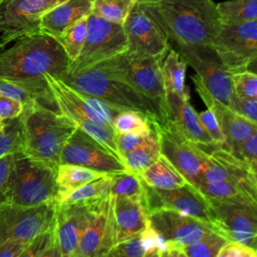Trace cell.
Wrapping results in <instances>:
<instances>
[{
    "label": "cell",
    "instance_id": "1",
    "mask_svg": "<svg viewBox=\"0 0 257 257\" xmlns=\"http://www.w3.org/2000/svg\"><path fill=\"white\" fill-rule=\"evenodd\" d=\"M14 42L10 48H0V78L29 90L41 104L58 110L44 74L62 78L67 73L70 61L63 47L41 32Z\"/></svg>",
    "mask_w": 257,
    "mask_h": 257
},
{
    "label": "cell",
    "instance_id": "2",
    "mask_svg": "<svg viewBox=\"0 0 257 257\" xmlns=\"http://www.w3.org/2000/svg\"><path fill=\"white\" fill-rule=\"evenodd\" d=\"M140 5L159 24L176 51L212 47L222 25L212 0H161Z\"/></svg>",
    "mask_w": 257,
    "mask_h": 257
},
{
    "label": "cell",
    "instance_id": "3",
    "mask_svg": "<svg viewBox=\"0 0 257 257\" xmlns=\"http://www.w3.org/2000/svg\"><path fill=\"white\" fill-rule=\"evenodd\" d=\"M18 119L22 136V153L57 166L62 147L76 128L75 124L58 110L36 100L24 104Z\"/></svg>",
    "mask_w": 257,
    "mask_h": 257
},
{
    "label": "cell",
    "instance_id": "4",
    "mask_svg": "<svg viewBox=\"0 0 257 257\" xmlns=\"http://www.w3.org/2000/svg\"><path fill=\"white\" fill-rule=\"evenodd\" d=\"M75 90L95 96L108 104L121 109L141 113L150 123L162 122L155 103L124 81L107 75L97 66H92L61 78Z\"/></svg>",
    "mask_w": 257,
    "mask_h": 257
},
{
    "label": "cell",
    "instance_id": "5",
    "mask_svg": "<svg viewBox=\"0 0 257 257\" xmlns=\"http://www.w3.org/2000/svg\"><path fill=\"white\" fill-rule=\"evenodd\" d=\"M160 58L138 55L125 50L94 66L107 75L124 81L152 100L164 122L167 112V92L161 73Z\"/></svg>",
    "mask_w": 257,
    "mask_h": 257
},
{
    "label": "cell",
    "instance_id": "6",
    "mask_svg": "<svg viewBox=\"0 0 257 257\" xmlns=\"http://www.w3.org/2000/svg\"><path fill=\"white\" fill-rule=\"evenodd\" d=\"M55 165L15 153L9 176L7 203L31 207L55 202Z\"/></svg>",
    "mask_w": 257,
    "mask_h": 257
},
{
    "label": "cell",
    "instance_id": "7",
    "mask_svg": "<svg viewBox=\"0 0 257 257\" xmlns=\"http://www.w3.org/2000/svg\"><path fill=\"white\" fill-rule=\"evenodd\" d=\"M44 78L53 95L58 111L70 119L77 128L106 148L123 164L116 147V133L113 127L88 105L77 90L65 83L61 78L51 74H44Z\"/></svg>",
    "mask_w": 257,
    "mask_h": 257
},
{
    "label": "cell",
    "instance_id": "8",
    "mask_svg": "<svg viewBox=\"0 0 257 257\" xmlns=\"http://www.w3.org/2000/svg\"><path fill=\"white\" fill-rule=\"evenodd\" d=\"M212 48L229 74L251 70L257 58V20L222 24Z\"/></svg>",
    "mask_w": 257,
    "mask_h": 257
},
{
    "label": "cell",
    "instance_id": "9",
    "mask_svg": "<svg viewBox=\"0 0 257 257\" xmlns=\"http://www.w3.org/2000/svg\"><path fill=\"white\" fill-rule=\"evenodd\" d=\"M127 48L122 25L92 14L87 17V33L77 58L69 63L67 73L73 74L108 59Z\"/></svg>",
    "mask_w": 257,
    "mask_h": 257
},
{
    "label": "cell",
    "instance_id": "10",
    "mask_svg": "<svg viewBox=\"0 0 257 257\" xmlns=\"http://www.w3.org/2000/svg\"><path fill=\"white\" fill-rule=\"evenodd\" d=\"M150 124L157 133L161 155L172 163L189 184L198 189L199 176L207 157L208 146L189 141L167 121H155Z\"/></svg>",
    "mask_w": 257,
    "mask_h": 257
},
{
    "label": "cell",
    "instance_id": "11",
    "mask_svg": "<svg viewBox=\"0 0 257 257\" xmlns=\"http://www.w3.org/2000/svg\"><path fill=\"white\" fill-rule=\"evenodd\" d=\"M55 202L23 207L0 205V240L12 239L27 244L54 221Z\"/></svg>",
    "mask_w": 257,
    "mask_h": 257
},
{
    "label": "cell",
    "instance_id": "12",
    "mask_svg": "<svg viewBox=\"0 0 257 257\" xmlns=\"http://www.w3.org/2000/svg\"><path fill=\"white\" fill-rule=\"evenodd\" d=\"M61 0H3L0 2V48L39 33L42 15Z\"/></svg>",
    "mask_w": 257,
    "mask_h": 257
},
{
    "label": "cell",
    "instance_id": "13",
    "mask_svg": "<svg viewBox=\"0 0 257 257\" xmlns=\"http://www.w3.org/2000/svg\"><path fill=\"white\" fill-rule=\"evenodd\" d=\"M207 199L215 229L227 240L257 249V205Z\"/></svg>",
    "mask_w": 257,
    "mask_h": 257
},
{
    "label": "cell",
    "instance_id": "14",
    "mask_svg": "<svg viewBox=\"0 0 257 257\" xmlns=\"http://www.w3.org/2000/svg\"><path fill=\"white\" fill-rule=\"evenodd\" d=\"M59 164L77 165L109 175L128 171L106 148L77 127L64 143Z\"/></svg>",
    "mask_w": 257,
    "mask_h": 257
},
{
    "label": "cell",
    "instance_id": "15",
    "mask_svg": "<svg viewBox=\"0 0 257 257\" xmlns=\"http://www.w3.org/2000/svg\"><path fill=\"white\" fill-rule=\"evenodd\" d=\"M113 202L114 196L109 193L95 203L91 218L80 238L76 257H106L116 244Z\"/></svg>",
    "mask_w": 257,
    "mask_h": 257
},
{
    "label": "cell",
    "instance_id": "16",
    "mask_svg": "<svg viewBox=\"0 0 257 257\" xmlns=\"http://www.w3.org/2000/svg\"><path fill=\"white\" fill-rule=\"evenodd\" d=\"M144 186V203L148 214L161 209H170L193 216L212 224L208 199L191 184L174 189H157Z\"/></svg>",
    "mask_w": 257,
    "mask_h": 257
},
{
    "label": "cell",
    "instance_id": "17",
    "mask_svg": "<svg viewBox=\"0 0 257 257\" xmlns=\"http://www.w3.org/2000/svg\"><path fill=\"white\" fill-rule=\"evenodd\" d=\"M126 50L143 56L161 57L169 48L168 38L159 24L137 3L122 24Z\"/></svg>",
    "mask_w": 257,
    "mask_h": 257
},
{
    "label": "cell",
    "instance_id": "18",
    "mask_svg": "<svg viewBox=\"0 0 257 257\" xmlns=\"http://www.w3.org/2000/svg\"><path fill=\"white\" fill-rule=\"evenodd\" d=\"M148 218L151 226L165 241L180 247L190 245L216 230L211 223L170 209L153 211L148 214Z\"/></svg>",
    "mask_w": 257,
    "mask_h": 257
},
{
    "label": "cell",
    "instance_id": "19",
    "mask_svg": "<svg viewBox=\"0 0 257 257\" xmlns=\"http://www.w3.org/2000/svg\"><path fill=\"white\" fill-rule=\"evenodd\" d=\"M97 201L55 203L54 225L61 257H76L80 238Z\"/></svg>",
    "mask_w": 257,
    "mask_h": 257
},
{
    "label": "cell",
    "instance_id": "20",
    "mask_svg": "<svg viewBox=\"0 0 257 257\" xmlns=\"http://www.w3.org/2000/svg\"><path fill=\"white\" fill-rule=\"evenodd\" d=\"M192 66L201 81L218 100L228 104L232 93L231 74L223 67L212 47L182 49L178 51Z\"/></svg>",
    "mask_w": 257,
    "mask_h": 257
},
{
    "label": "cell",
    "instance_id": "21",
    "mask_svg": "<svg viewBox=\"0 0 257 257\" xmlns=\"http://www.w3.org/2000/svg\"><path fill=\"white\" fill-rule=\"evenodd\" d=\"M192 79L195 84L196 91L205 102L207 107H209L214 112L220 130L225 137V143L223 146H221L222 148L230 152L249 135L257 132L256 122H253L240 115L228 104L215 98L197 74L192 76Z\"/></svg>",
    "mask_w": 257,
    "mask_h": 257
},
{
    "label": "cell",
    "instance_id": "22",
    "mask_svg": "<svg viewBox=\"0 0 257 257\" xmlns=\"http://www.w3.org/2000/svg\"><path fill=\"white\" fill-rule=\"evenodd\" d=\"M165 121L171 123L185 138L195 144L202 146L215 145L203 128L197 116V111L190 102V96H180L173 92H167Z\"/></svg>",
    "mask_w": 257,
    "mask_h": 257
},
{
    "label": "cell",
    "instance_id": "23",
    "mask_svg": "<svg viewBox=\"0 0 257 257\" xmlns=\"http://www.w3.org/2000/svg\"><path fill=\"white\" fill-rule=\"evenodd\" d=\"M92 0H66L46 11L40 19V32L59 39L76 21L90 14Z\"/></svg>",
    "mask_w": 257,
    "mask_h": 257
},
{
    "label": "cell",
    "instance_id": "24",
    "mask_svg": "<svg viewBox=\"0 0 257 257\" xmlns=\"http://www.w3.org/2000/svg\"><path fill=\"white\" fill-rule=\"evenodd\" d=\"M113 210L116 226V243L137 235L145 229L149 222L143 196L114 197Z\"/></svg>",
    "mask_w": 257,
    "mask_h": 257
},
{
    "label": "cell",
    "instance_id": "25",
    "mask_svg": "<svg viewBox=\"0 0 257 257\" xmlns=\"http://www.w3.org/2000/svg\"><path fill=\"white\" fill-rule=\"evenodd\" d=\"M165 240L151 226L150 221L137 235L116 243L106 257H163Z\"/></svg>",
    "mask_w": 257,
    "mask_h": 257
},
{
    "label": "cell",
    "instance_id": "26",
    "mask_svg": "<svg viewBox=\"0 0 257 257\" xmlns=\"http://www.w3.org/2000/svg\"><path fill=\"white\" fill-rule=\"evenodd\" d=\"M199 191L209 199L257 205V187L232 180L202 183Z\"/></svg>",
    "mask_w": 257,
    "mask_h": 257
},
{
    "label": "cell",
    "instance_id": "27",
    "mask_svg": "<svg viewBox=\"0 0 257 257\" xmlns=\"http://www.w3.org/2000/svg\"><path fill=\"white\" fill-rule=\"evenodd\" d=\"M109 174L91 170L77 165L59 164L56 167V199L55 203L62 201L73 191L86 184Z\"/></svg>",
    "mask_w": 257,
    "mask_h": 257
},
{
    "label": "cell",
    "instance_id": "28",
    "mask_svg": "<svg viewBox=\"0 0 257 257\" xmlns=\"http://www.w3.org/2000/svg\"><path fill=\"white\" fill-rule=\"evenodd\" d=\"M188 63L182 55L169 46L160 58V68L166 92L180 96H190V89L185 84Z\"/></svg>",
    "mask_w": 257,
    "mask_h": 257
},
{
    "label": "cell",
    "instance_id": "29",
    "mask_svg": "<svg viewBox=\"0 0 257 257\" xmlns=\"http://www.w3.org/2000/svg\"><path fill=\"white\" fill-rule=\"evenodd\" d=\"M137 175L145 184L157 189H174L189 184L163 155H160L155 162Z\"/></svg>",
    "mask_w": 257,
    "mask_h": 257
},
{
    "label": "cell",
    "instance_id": "30",
    "mask_svg": "<svg viewBox=\"0 0 257 257\" xmlns=\"http://www.w3.org/2000/svg\"><path fill=\"white\" fill-rule=\"evenodd\" d=\"M160 155L158 136L156 131L151 126V133L147 140L141 146L124 155L123 163L130 172L139 174L155 162Z\"/></svg>",
    "mask_w": 257,
    "mask_h": 257
},
{
    "label": "cell",
    "instance_id": "31",
    "mask_svg": "<svg viewBox=\"0 0 257 257\" xmlns=\"http://www.w3.org/2000/svg\"><path fill=\"white\" fill-rule=\"evenodd\" d=\"M222 24H241L257 20V0H229L216 4Z\"/></svg>",
    "mask_w": 257,
    "mask_h": 257
},
{
    "label": "cell",
    "instance_id": "32",
    "mask_svg": "<svg viewBox=\"0 0 257 257\" xmlns=\"http://www.w3.org/2000/svg\"><path fill=\"white\" fill-rule=\"evenodd\" d=\"M138 0H92L90 14L122 25Z\"/></svg>",
    "mask_w": 257,
    "mask_h": 257
},
{
    "label": "cell",
    "instance_id": "33",
    "mask_svg": "<svg viewBox=\"0 0 257 257\" xmlns=\"http://www.w3.org/2000/svg\"><path fill=\"white\" fill-rule=\"evenodd\" d=\"M21 257H61L54 221L45 231L26 244Z\"/></svg>",
    "mask_w": 257,
    "mask_h": 257
},
{
    "label": "cell",
    "instance_id": "34",
    "mask_svg": "<svg viewBox=\"0 0 257 257\" xmlns=\"http://www.w3.org/2000/svg\"><path fill=\"white\" fill-rule=\"evenodd\" d=\"M228 240L218 231L213 230L198 241L182 247V257H217Z\"/></svg>",
    "mask_w": 257,
    "mask_h": 257
},
{
    "label": "cell",
    "instance_id": "35",
    "mask_svg": "<svg viewBox=\"0 0 257 257\" xmlns=\"http://www.w3.org/2000/svg\"><path fill=\"white\" fill-rule=\"evenodd\" d=\"M87 17H83L68 27L58 39L70 62L79 55L87 33Z\"/></svg>",
    "mask_w": 257,
    "mask_h": 257
},
{
    "label": "cell",
    "instance_id": "36",
    "mask_svg": "<svg viewBox=\"0 0 257 257\" xmlns=\"http://www.w3.org/2000/svg\"><path fill=\"white\" fill-rule=\"evenodd\" d=\"M109 193L114 197H142L144 186L141 178L133 172L111 175Z\"/></svg>",
    "mask_w": 257,
    "mask_h": 257
},
{
    "label": "cell",
    "instance_id": "37",
    "mask_svg": "<svg viewBox=\"0 0 257 257\" xmlns=\"http://www.w3.org/2000/svg\"><path fill=\"white\" fill-rule=\"evenodd\" d=\"M111 175L98 178L85 186L73 191L66 198L58 203H75L81 201H95L109 194Z\"/></svg>",
    "mask_w": 257,
    "mask_h": 257
},
{
    "label": "cell",
    "instance_id": "38",
    "mask_svg": "<svg viewBox=\"0 0 257 257\" xmlns=\"http://www.w3.org/2000/svg\"><path fill=\"white\" fill-rule=\"evenodd\" d=\"M112 127L117 134H149L150 122L139 112L125 109L120 111L112 120Z\"/></svg>",
    "mask_w": 257,
    "mask_h": 257
},
{
    "label": "cell",
    "instance_id": "39",
    "mask_svg": "<svg viewBox=\"0 0 257 257\" xmlns=\"http://www.w3.org/2000/svg\"><path fill=\"white\" fill-rule=\"evenodd\" d=\"M15 153H22V136L18 117L4 119L0 131V158Z\"/></svg>",
    "mask_w": 257,
    "mask_h": 257
},
{
    "label": "cell",
    "instance_id": "40",
    "mask_svg": "<svg viewBox=\"0 0 257 257\" xmlns=\"http://www.w3.org/2000/svg\"><path fill=\"white\" fill-rule=\"evenodd\" d=\"M232 91L243 97H257V75L254 71L244 70L231 74Z\"/></svg>",
    "mask_w": 257,
    "mask_h": 257
},
{
    "label": "cell",
    "instance_id": "41",
    "mask_svg": "<svg viewBox=\"0 0 257 257\" xmlns=\"http://www.w3.org/2000/svg\"><path fill=\"white\" fill-rule=\"evenodd\" d=\"M230 153L247 163L252 169H257V132L252 133L240 142Z\"/></svg>",
    "mask_w": 257,
    "mask_h": 257
},
{
    "label": "cell",
    "instance_id": "42",
    "mask_svg": "<svg viewBox=\"0 0 257 257\" xmlns=\"http://www.w3.org/2000/svg\"><path fill=\"white\" fill-rule=\"evenodd\" d=\"M228 105L240 115L257 123V97H243L232 91Z\"/></svg>",
    "mask_w": 257,
    "mask_h": 257
},
{
    "label": "cell",
    "instance_id": "43",
    "mask_svg": "<svg viewBox=\"0 0 257 257\" xmlns=\"http://www.w3.org/2000/svg\"><path fill=\"white\" fill-rule=\"evenodd\" d=\"M197 116L205 130V132L208 134L210 139L213 141V143L217 146H223L225 143V137L220 130V126L218 124V121L215 117L214 112L207 107L205 110L197 111Z\"/></svg>",
    "mask_w": 257,
    "mask_h": 257
},
{
    "label": "cell",
    "instance_id": "44",
    "mask_svg": "<svg viewBox=\"0 0 257 257\" xmlns=\"http://www.w3.org/2000/svg\"><path fill=\"white\" fill-rule=\"evenodd\" d=\"M150 133L149 134H135V133L117 134L116 133L115 135L116 147L122 158V161H123V156L132 152L139 146H141L147 140Z\"/></svg>",
    "mask_w": 257,
    "mask_h": 257
},
{
    "label": "cell",
    "instance_id": "45",
    "mask_svg": "<svg viewBox=\"0 0 257 257\" xmlns=\"http://www.w3.org/2000/svg\"><path fill=\"white\" fill-rule=\"evenodd\" d=\"M0 93L21 101L23 105L32 100L38 101L29 90L3 78H0Z\"/></svg>",
    "mask_w": 257,
    "mask_h": 257
},
{
    "label": "cell",
    "instance_id": "46",
    "mask_svg": "<svg viewBox=\"0 0 257 257\" xmlns=\"http://www.w3.org/2000/svg\"><path fill=\"white\" fill-rule=\"evenodd\" d=\"M217 257H257V251L241 242L228 240Z\"/></svg>",
    "mask_w": 257,
    "mask_h": 257
},
{
    "label": "cell",
    "instance_id": "47",
    "mask_svg": "<svg viewBox=\"0 0 257 257\" xmlns=\"http://www.w3.org/2000/svg\"><path fill=\"white\" fill-rule=\"evenodd\" d=\"M14 160V154H8L0 158V205L7 203L9 176Z\"/></svg>",
    "mask_w": 257,
    "mask_h": 257
},
{
    "label": "cell",
    "instance_id": "48",
    "mask_svg": "<svg viewBox=\"0 0 257 257\" xmlns=\"http://www.w3.org/2000/svg\"><path fill=\"white\" fill-rule=\"evenodd\" d=\"M24 105L21 101L0 93V118H16L21 114Z\"/></svg>",
    "mask_w": 257,
    "mask_h": 257
},
{
    "label": "cell",
    "instance_id": "49",
    "mask_svg": "<svg viewBox=\"0 0 257 257\" xmlns=\"http://www.w3.org/2000/svg\"><path fill=\"white\" fill-rule=\"evenodd\" d=\"M25 247V243H21L16 240H0V257H21Z\"/></svg>",
    "mask_w": 257,
    "mask_h": 257
},
{
    "label": "cell",
    "instance_id": "50",
    "mask_svg": "<svg viewBox=\"0 0 257 257\" xmlns=\"http://www.w3.org/2000/svg\"><path fill=\"white\" fill-rule=\"evenodd\" d=\"M161 0H138V3L140 4H146V3H156Z\"/></svg>",
    "mask_w": 257,
    "mask_h": 257
},
{
    "label": "cell",
    "instance_id": "51",
    "mask_svg": "<svg viewBox=\"0 0 257 257\" xmlns=\"http://www.w3.org/2000/svg\"><path fill=\"white\" fill-rule=\"evenodd\" d=\"M3 124H4V120L2 121V122H0V131H1V128H2V126H3Z\"/></svg>",
    "mask_w": 257,
    "mask_h": 257
},
{
    "label": "cell",
    "instance_id": "52",
    "mask_svg": "<svg viewBox=\"0 0 257 257\" xmlns=\"http://www.w3.org/2000/svg\"><path fill=\"white\" fill-rule=\"evenodd\" d=\"M4 119H2V118H0V122H2Z\"/></svg>",
    "mask_w": 257,
    "mask_h": 257
},
{
    "label": "cell",
    "instance_id": "53",
    "mask_svg": "<svg viewBox=\"0 0 257 257\" xmlns=\"http://www.w3.org/2000/svg\"><path fill=\"white\" fill-rule=\"evenodd\" d=\"M61 1H62V2H64V1H66V0H61Z\"/></svg>",
    "mask_w": 257,
    "mask_h": 257
},
{
    "label": "cell",
    "instance_id": "54",
    "mask_svg": "<svg viewBox=\"0 0 257 257\" xmlns=\"http://www.w3.org/2000/svg\"><path fill=\"white\" fill-rule=\"evenodd\" d=\"M2 1H3V0H0V2H2Z\"/></svg>",
    "mask_w": 257,
    "mask_h": 257
}]
</instances>
